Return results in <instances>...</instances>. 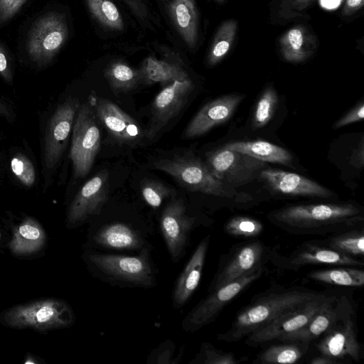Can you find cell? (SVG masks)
I'll use <instances>...</instances> for the list:
<instances>
[{
  "mask_svg": "<svg viewBox=\"0 0 364 364\" xmlns=\"http://www.w3.org/2000/svg\"><path fill=\"white\" fill-rule=\"evenodd\" d=\"M237 23L233 19L223 22L219 27L212 43L208 62L210 65L218 63L231 49L237 33Z\"/></svg>",
  "mask_w": 364,
  "mask_h": 364,
  "instance_id": "d6a6232c",
  "label": "cell"
},
{
  "mask_svg": "<svg viewBox=\"0 0 364 364\" xmlns=\"http://www.w3.org/2000/svg\"><path fill=\"white\" fill-rule=\"evenodd\" d=\"M174 190L154 180L144 181L141 191L144 201L153 209L159 208L168 198L173 196Z\"/></svg>",
  "mask_w": 364,
  "mask_h": 364,
  "instance_id": "74e56055",
  "label": "cell"
},
{
  "mask_svg": "<svg viewBox=\"0 0 364 364\" xmlns=\"http://www.w3.org/2000/svg\"><path fill=\"white\" fill-rule=\"evenodd\" d=\"M314 1L315 0H279L277 6L279 16L284 19L300 17Z\"/></svg>",
  "mask_w": 364,
  "mask_h": 364,
  "instance_id": "ab89813d",
  "label": "cell"
},
{
  "mask_svg": "<svg viewBox=\"0 0 364 364\" xmlns=\"http://www.w3.org/2000/svg\"><path fill=\"white\" fill-rule=\"evenodd\" d=\"M224 148L246 154L264 162L289 165L291 154L286 149L264 141H237L226 144Z\"/></svg>",
  "mask_w": 364,
  "mask_h": 364,
  "instance_id": "83f0119b",
  "label": "cell"
},
{
  "mask_svg": "<svg viewBox=\"0 0 364 364\" xmlns=\"http://www.w3.org/2000/svg\"><path fill=\"white\" fill-rule=\"evenodd\" d=\"M328 247L343 254L363 259L364 255V228H355L333 234L322 240Z\"/></svg>",
  "mask_w": 364,
  "mask_h": 364,
  "instance_id": "4dcf8cb0",
  "label": "cell"
},
{
  "mask_svg": "<svg viewBox=\"0 0 364 364\" xmlns=\"http://www.w3.org/2000/svg\"><path fill=\"white\" fill-rule=\"evenodd\" d=\"M205 164L215 177L231 186L250 182L266 166L264 161L224 147L209 152Z\"/></svg>",
  "mask_w": 364,
  "mask_h": 364,
  "instance_id": "2e32d148",
  "label": "cell"
},
{
  "mask_svg": "<svg viewBox=\"0 0 364 364\" xmlns=\"http://www.w3.org/2000/svg\"><path fill=\"white\" fill-rule=\"evenodd\" d=\"M0 76L8 83H12L13 75L6 50L0 43Z\"/></svg>",
  "mask_w": 364,
  "mask_h": 364,
  "instance_id": "ee69618b",
  "label": "cell"
},
{
  "mask_svg": "<svg viewBox=\"0 0 364 364\" xmlns=\"http://www.w3.org/2000/svg\"><path fill=\"white\" fill-rule=\"evenodd\" d=\"M27 0H0V24L13 18Z\"/></svg>",
  "mask_w": 364,
  "mask_h": 364,
  "instance_id": "b9f144b4",
  "label": "cell"
},
{
  "mask_svg": "<svg viewBox=\"0 0 364 364\" xmlns=\"http://www.w3.org/2000/svg\"><path fill=\"white\" fill-rule=\"evenodd\" d=\"M216 1L218 2H220V3L224 1V0H216Z\"/></svg>",
  "mask_w": 364,
  "mask_h": 364,
  "instance_id": "c3c4849f",
  "label": "cell"
},
{
  "mask_svg": "<svg viewBox=\"0 0 364 364\" xmlns=\"http://www.w3.org/2000/svg\"><path fill=\"white\" fill-rule=\"evenodd\" d=\"M317 47L316 36L303 25L290 28L279 38L282 55L286 61L291 63L306 60L313 55Z\"/></svg>",
  "mask_w": 364,
  "mask_h": 364,
  "instance_id": "cb8c5ba5",
  "label": "cell"
},
{
  "mask_svg": "<svg viewBox=\"0 0 364 364\" xmlns=\"http://www.w3.org/2000/svg\"><path fill=\"white\" fill-rule=\"evenodd\" d=\"M105 76L115 95L129 92L140 82L139 73L120 62L109 65L105 72Z\"/></svg>",
  "mask_w": 364,
  "mask_h": 364,
  "instance_id": "1f68e13d",
  "label": "cell"
},
{
  "mask_svg": "<svg viewBox=\"0 0 364 364\" xmlns=\"http://www.w3.org/2000/svg\"><path fill=\"white\" fill-rule=\"evenodd\" d=\"M336 296L326 294L284 312L250 333L245 338V343L256 348L299 329Z\"/></svg>",
  "mask_w": 364,
  "mask_h": 364,
  "instance_id": "8fae6325",
  "label": "cell"
},
{
  "mask_svg": "<svg viewBox=\"0 0 364 364\" xmlns=\"http://www.w3.org/2000/svg\"><path fill=\"white\" fill-rule=\"evenodd\" d=\"M276 267L289 271L316 264L363 267V259L350 257L326 245L322 240L305 241L287 255L273 250L270 261Z\"/></svg>",
  "mask_w": 364,
  "mask_h": 364,
  "instance_id": "9c48e42d",
  "label": "cell"
},
{
  "mask_svg": "<svg viewBox=\"0 0 364 364\" xmlns=\"http://www.w3.org/2000/svg\"><path fill=\"white\" fill-rule=\"evenodd\" d=\"M248 360L247 357L237 358L234 353L217 348L209 342H203L191 364H239Z\"/></svg>",
  "mask_w": 364,
  "mask_h": 364,
  "instance_id": "e575fe53",
  "label": "cell"
},
{
  "mask_svg": "<svg viewBox=\"0 0 364 364\" xmlns=\"http://www.w3.org/2000/svg\"><path fill=\"white\" fill-rule=\"evenodd\" d=\"M273 250L263 242L255 239L234 244L226 253L220 255L218 269L208 289V292L266 267Z\"/></svg>",
  "mask_w": 364,
  "mask_h": 364,
  "instance_id": "8992f818",
  "label": "cell"
},
{
  "mask_svg": "<svg viewBox=\"0 0 364 364\" xmlns=\"http://www.w3.org/2000/svg\"><path fill=\"white\" fill-rule=\"evenodd\" d=\"M193 87L190 78L183 81H174L164 87L151 105V121L145 131L147 139L154 138L180 112L187 103Z\"/></svg>",
  "mask_w": 364,
  "mask_h": 364,
  "instance_id": "d6986e66",
  "label": "cell"
},
{
  "mask_svg": "<svg viewBox=\"0 0 364 364\" xmlns=\"http://www.w3.org/2000/svg\"><path fill=\"white\" fill-rule=\"evenodd\" d=\"M0 114L4 116H9V112L4 104L0 100Z\"/></svg>",
  "mask_w": 364,
  "mask_h": 364,
  "instance_id": "7dc6e473",
  "label": "cell"
},
{
  "mask_svg": "<svg viewBox=\"0 0 364 364\" xmlns=\"http://www.w3.org/2000/svg\"><path fill=\"white\" fill-rule=\"evenodd\" d=\"M278 102L275 90L267 88L259 97L254 112L252 127L257 129L266 125L272 119Z\"/></svg>",
  "mask_w": 364,
  "mask_h": 364,
  "instance_id": "8d00e7d4",
  "label": "cell"
},
{
  "mask_svg": "<svg viewBox=\"0 0 364 364\" xmlns=\"http://www.w3.org/2000/svg\"><path fill=\"white\" fill-rule=\"evenodd\" d=\"M310 364H338L341 363L340 361L333 359L331 358L327 357L323 355H321L316 357L313 358L309 362Z\"/></svg>",
  "mask_w": 364,
  "mask_h": 364,
  "instance_id": "bcb514c9",
  "label": "cell"
},
{
  "mask_svg": "<svg viewBox=\"0 0 364 364\" xmlns=\"http://www.w3.org/2000/svg\"><path fill=\"white\" fill-rule=\"evenodd\" d=\"M170 12L173 23L186 44L195 47L198 38V15L193 0H173Z\"/></svg>",
  "mask_w": 364,
  "mask_h": 364,
  "instance_id": "4316f807",
  "label": "cell"
},
{
  "mask_svg": "<svg viewBox=\"0 0 364 364\" xmlns=\"http://www.w3.org/2000/svg\"><path fill=\"white\" fill-rule=\"evenodd\" d=\"M82 259L96 279L121 288L150 289L157 285V269L151 248L134 255L106 253L85 249Z\"/></svg>",
  "mask_w": 364,
  "mask_h": 364,
  "instance_id": "3957f363",
  "label": "cell"
},
{
  "mask_svg": "<svg viewBox=\"0 0 364 364\" xmlns=\"http://www.w3.org/2000/svg\"><path fill=\"white\" fill-rule=\"evenodd\" d=\"M275 226L296 235H331L363 228L362 209L353 203L291 205L267 215Z\"/></svg>",
  "mask_w": 364,
  "mask_h": 364,
  "instance_id": "6da1fadb",
  "label": "cell"
},
{
  "mask_svg": "<svg viewBox=\"0 0 364 364\" xmlns=\"http://www.w3.org/2000/svg\"><path fill=\"white\" fill-rule=\"evenodd\" d=\"M364 117V104L361 102L348 113L336 122L334 129H338L349 124L361 121Z\"/></svg>",
  "mask_w": 364,
  "mask_h": 364,
  "instance_id": "7bdbcfd3",
  "label": "cell"
},
{
  "mask_svg": "<svg viewBox=\"0 0 364 364\" xmlns=\"http://www.w3.org/2000/svg\"><path fill=\"white\" fill-rule=\"evenodd\" d=\"M68 34L63 15L49 13L38 18L31 28L26 42L30 58L39 65L48 63L65 43Z\"/></svg>",
  "mask_w": 364,
  "mask_h": 364,
  "instance_id": "4fadbf2b",
  "label": "cell"
},
{
  "mask_svg": "<svg viewBox=\"0 0 364 364\" xmlns=\"http://www.w3.org/2000/svg\"><path fill=\"white\" fill-rule=\"evenodd\" d=\"M265 271L266 267H261L208 292L183 318L182 329L192 333L213 322L225 306L260 278Z\"/></svg>",
  "mask_w": 364,
  "mask_h": 364,
  "instance_id": "52a82bcc",
  "label": "cell"
},
{
  "mask_svg": "<svg viewBox=\"0 0 364 364\" xmlns=\"http://www.w3.org/2000/svg\"><path fill=\"white\" fill-rule=\"evenodd\" d=\"M210 241V235H206L200 240L177 277L171 294L172 306L174 309H180L184 306L198 288Z\"/></svg>",
  "mask_w": 364,
  "mask_h": 364,
  "instance_id": "ffe728a7",
  "label": "cell"
},
{
  "mask_svg": "<svg viewBox=\"0 0 364 364\" xmlns=\"http://www.w3.org/2000/svg\"><path fill=\"white\" fill-rule=\"evenodd\" d=\"M350 301L346 296H336L318 311L304 326L278 339L281 342H305L320 338L339 318Z\"/></svg>",
  "mask_w": 364,
  "mask_h": 364,
  "instance_id": "603a6c76",
  "label": "cell"
},
{
  "mask_svg": "<svg viewBox=\"0 0 364 364\" xmlns=\"http://www.w3.org/2000/svg\"><path fill=\"white\" fill-rule=\"evenodd\" d=\"M139 76L140 82L148 85L160 83L164 87L174 81L189 79L187 73L178 65L159 60L154 57L145 60Z\"/></svg>",
  "mask_w": 364,
  "mask_h": 364,
  "instance_id": "484cf974",
  "label": "cell"
},
{
  "mask_svg": "<svg viewBox=\"0 0 364 364\" xmlns=\"http://www.w3.org/2000/svg\"><path fill=\"white\" fill-rule=\"evenodd\" d=\"M45 241L46 234L40 223L33 218H26L14 230L9 246L14 254L26 255L39 251Z\"/></svg>",
  "mask_w": 364,
  "mask_h": 364,
  "instance_id": "d4e9b609",
  "label": "cell"
},
{
  "mask_svg": "<svg viewBox=\"0 0 364 364\" xmlns=\"http://www.w3.org/2000/svg\"><path fill=\"white\" fill-rule=\"evenodd\" d=\"M315 346L321 355L338 361L346 358L357 363L360 360L362 346L358 338L355 312L350 302L339 318L315 343Z\"/></svg>",
  "mask_w": 364,
  "mask_h": 364,
  "instance_id": "7c38bea8",
  "label": "cell"
},
{
  "mask_svg": "<svg viewBox=\"0 0 364 364\" xmlns=\"http://www.w3.org/2000/svg\"><path fill=\"white\" fill-rule=\"evenodd\" d=\"M2 322L13 328L46 331L71 326L75 320L72 308L65 301L46 299L18 305L4 311Z\"/></svg>",
  "mask_w": 364,
  "mask_h": 364,
  "instance_id": "5b68a950",
  "label": "cell"
},
{
  "mask_svg": "<svg viewBox=\"0 0 364 364\" xmlns=\"http://www.w3.org/2000/svg\"><path fill=\"white\" fill-rule=\"evenodd\" d=\"M264 230L263 223L257 219L245 215L230 218L224 225L226 234L237 237L252 239L259 236Z\"/></svg>",
  "mask_w": 364,
  "mask_h": 364,
  "instance_id": "836d02e7",
  "label": "cell"
},
{
  "mask_svg": "<svg viewBox=\"0 0 364 364\" xmlns=\"http://www.w3.org/2000/svg\"><path fill=\"white\" fill-rule=\"evenodd\" d=\"M282 344L272 345L257 355L253 363L262 364H290L296 363L308 351L309 343L282 342Z\"/></svg>",
  "mask_w": 364,
  "mask_h": 364,
  "instance_id": "f546056e",
  "label": "cell"
},
{
  "mask_svg": "<svg viewBox=\"0 0 364 364\" xmlns=\"http://www.w3.org/2000/svg\"><path fill=\"white\" fill-rule=\"evenodd\" d=\"M364 0H346L342 9L344 16H350L357 12L363 6Z\"/></svg>",
  "mask_w": 364,
  "mask_h": 364,
  "instance_id": "f6af8a7d",
  "label": "cell"
},
{
  "mask_svg": "<svg viewBox=\"0 0 364 364\" xmlns=\"http://www.w3.org/2000/svg\"><path fill=\"white\" fill-rule=\"evenodd\" d=\"M195 216L189 215L182 199L171 198L162 210L159 228L168 252L173 263L185 255L191 232L196 226Z\"/></svg>",
  "mask_w": 364,
  "mask_h": 364,
  "instance_id": "9a60e30c",
  "label": "cell"
},
{
  "mask_svg": "<svg viewBox=\"0 0 364 364\" xmlns=\"http://www.w3.org/2000/svg\"><path fill=\"white\" fill-rule=\"evenodd\" d=\"M242 100L238 95H228L205 105L188 123L183 133L186 138L201 136L214 127L227 122Z\"/></svg>",
  "mask_w": 364,
  "mask_h": 364,
  "instance_id": "7402d4cb",
  "label": "cell"
},
{
  "mask_svg": "<svg viewBox=\"0 0 364 364\" xmlns=\"http://www.w3.org/2000/svg\"><path fill=\"white\" fill-rule=\"evenodd\" d=\"M101 146V132L95 113L87 103L80 104L73 131L70 158L75 178L90 171Z\"/></svg>",
  "mask_w": 364,
  "mask_h": 364,
  "instance_id": "ba28073f",
  "label": "cell"
},
{
  "mask_svg": "<svg viewBox=\"0 0 364 364\" xmlns=\"http://www.w3.org/2000/svg\"><path fill=\"white\" fill-rule=\"evenodd\" d=\"M11 168L17 179L25 186L31 187L36 181V171L31 161L23 154H16L11 160Z\"/></svg>",
  "mask_w": 364,
  "mask_h": 364,
  "instance_id": "f35d334b",
  "label": "cell"
},
{
  "mask_svg": "<svg viewBox=\"0 0 364 364\" xmlns=\"http://www.w3.org/2000/svg\"><path fill=\"white\" fill-rule=\"evenodd\" d=\"M154 167L173 177L181 186L219 198L234 199L237 193L213 176L205 163L191 155L160 159Z\"/></svg>",
  "mask_w": 364,
  "mask_h": 364,
  "instance_id": "277c9868",
  "label": "cell"
},
{
  "mask_svg": "<svg viewBox=\"0 0 364 364\" xmlns=\"http://www.w3.org/2000/svg\"><path fill=\"white\" fill-rule=\"evenodd\" d=\"M175 348L174 343L171 340H166L149 353L146 363L157 364L176 363L173 360Z\"/></svg>",
  "mask_w": 364,
  "mask_h": 364,
  "instance_id": "60d3db41",
  "label": "cell"
},
{
  "mask_svg": "<svg viewBox=\"0 0 364 364\" xmlns=\"http://www.w3.org/2000/svg\"><path fill=\"white\" fill-rule=\"evenodd\" d=\"M144 248H151L147 230L131 223L112 220L93 227L87 232V249L139 252Z\"/></svg>",
  "mask_w": 364,
  "mask_h": 364,
  "instance_id": "30bf717a",
  "label": "cell"
},
{
  "mask_svg": "<svg viewBox=\"0 0 364 364\" xmlns=\"http://www.w3.org/2000/svg\"><path fill=\"white\" fill-rule=\"evenodd\" d=\"M92 15L104 26L117 30L123 28L122 16L110 0H86Z\"/></svg>",
  "mask_w": 364,
  "mask_h": 364,
  "instance_id": "d590c367",
  "label": "cell"
},
{
  "mask_svg": "<svg viewBox=\"0 0 364 364\" xmlns=\"http://www.w3.org/2000/svg\"><path fill=\"white\" fill-rule=\"evenodd\" d=\"M259 173L269 189L277 193L326 199L333 196L330 190L297 173L271 168H264Z\"/></svg>",
  "mask_w": 364,
  "mask_h": 364,
  "instance_id": "44dd1931",
  "label": "cell"
},
{
  "mask_svg": "<svg viewBox=\"0 0 364 364\" xmlns=\"http://www.w3.org/2000/svg\"><path fill=\"white\" fill-rule=\"evenodd\" d=\"M325 294L301 287H272L240 309L230 327L217 334V338L228 343L240 341L284 312Z\"/></svg>",
  "mask_w": 364,
  "mask_h": 364,
  "instance_id": "7a4b0ae2",
  "label": "cell"
},
{
  "mask_svg": "<svg viewBox=\"0 0 364 364\" xmlns=\"http://www.w3.org/2000/svg\"><path fill=\"white\" fill-rule=\"evenodd\" d=\"M80 105L77 98L69 97L58 106L50 118L43 149L44 164L48 169L54 168L63 154Z\"/></svg>",
  "mask_w": 364,
  "mask_h": 364,
  "instance_id": "ac0fdd59",
  "label": "cell"
},
{
  "mask_svg": "<svg viewBox=\"0 0 364 364\" xmlns=\"http://www.w3.org/2000/svg\"><path fill=\"white\" fill-rule=\"evenodd\" d=\"M87 102L97 121L117 144L134 147L139 146L146 137L145 131L137 122L108 99L99 97L92 91Z\"/></svg>",
  "mask_w": 364,
  "mask_h": 364,
  "instance_id": "5bb4252c",
  "label": "cell"
},
{
  "mask_svg": "<svg viewBox=\"0 0 364 364\" xmlns=\"http://www.w3.org/2000/svg\"><path fill=\"white\" fill-rule=\"evenodd\" d=\"M307 277L318 282L337 286L360 287L364 284V271L358 267L331 266L311 271Z\"/></svg>",
  "mask_w": 364,
  "mask_h": 364,
  "instance_id": "f1b7e54d",
  "label": "cell"
},
{
  "mask_svg": "<svg viewBox=\"0 0 364 364\" xmlns=\"http://www.w3.org/2000/svg\"><path fill=\"white\" fill-rule=\"evenodd\" d=\"M109 198L108 172L102 170L87 181L71 202L67 227H79L98 216Z\"/></svg>",
  "mask_w": 364,
  "mask_h": 364,
  "instance_id": "e0dca14e",
  "label": "cell"
}]
</instances>
